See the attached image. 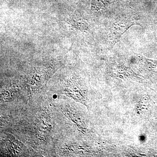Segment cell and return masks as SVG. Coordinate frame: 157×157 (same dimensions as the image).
Wrapping results in <instances>:
<instances>
[{
	"mask_svg": "<svg viewBox=\"0 0 157 157\" xmlns=\"http://www.w3.org/2000/svg\"><path fill=\"white\" fill-rule=\"evenodd\" d=\"M138 23L136 20L132 17H128L117 21L113 24L110 28V38L115 44L119 41L123 35L130 27Z\"/></svg>",
	"mask_w": 157,
	"mask_h": 157,
	"instance_id": "6da1fadb",
	"label": "cell"
}]
</instances>
